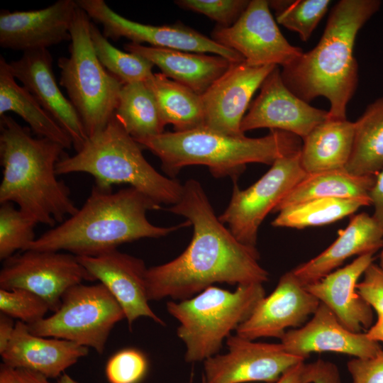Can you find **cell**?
Here are the masks:
<instances>
[{
    "label": "cell",
    "mask_w": 383,
    "mask_h": 383,
    "mask_svg": "<svg viewBox=\"0 0 383 383\" xmlns=\"http://www.w3.org/2000/svg\"><path fill=\"white\" fill-rule=\"evenodd\" d=\"M0 311L27 325L40 321L50 311L48 304L40 296L24 289H0Z\"/></svg>",
    "instance_id": "cell-36"
},
{
    "label": "cell",
    "mask_w": 383,
    "mask_h": 383,
    "mask_svg": "<svg viewBox=\"0 0 383 383\" xmlns=\"http://www.w3.org/2000/svg\"><path fill=\"white\" fill-rule=\"evenodd\" d=\"M38 223L12 203L1 204L0 207V259L5 260L18 250H25L35 238L34 228Z\"/></svg>",
    "instance_id": "cell-35"
},
{
    "label": "cell",
    "mask_w": 383,
    "mask_h": 383,
    "mask_svg": "<svg viewBox=\"0 0 383 383\" xmlns=\"http://www.w3.org/2000/svg\"><path fill=\"white\" fill-rule=\"evenodd\" d=\"M265 296L260 283L238 285L234 292L210 286L199 294L167 303L179 326L177 336L186 345L187 362L204 361L218 354L223 342L252 313Z\"/></svg>",
    "instance_id": "cell-7"
},
{
    "label": "cell",
    "mask_w": 383,
    "mask_h": 383,
    "mask_svg": "<svg viewBox=\"0 0 383 383\" xmlns=\"http://www.w3.org/2000/svg\"><path fill=\"white\" fill-rule=\"evenodd\" d=\"M15 79L20 81L70 137L79 151L88 136L75 108L60 91L52 70V58L48 49L24 52L9 63Z\"/></svg>",
    "instance_id": "cell-19"
},
{
    "label": "cell",
    "mask_w": 383,
    "mask_h": 383,
    "mask_svg": "<svg viewBox=\"0 0 383 383\" xmlns=\"http://www.w3.org/2000/svg\"><path fill=\"white\" fill-rule=\"evenodd\" d=\"M269 1L252 0L240 18L229 27L216 26L211 38L240 54L253 66L291 64L303 51L282 34L270 11Z\"/></svg>",
    "instance_id": "cell-13"
},
{
    "label": "cell",
    "mask_w": 383,
    "mask_h": 383,
    "mask_svg": "<svg viewBox=\"0 0 383 383\" xmlns=\"http://www.w3.org/2000/svg\"><path fill=\"white\" fill-rule=\"evenodd\" d=\"M228 352L204 361L203 383H274L304 359L287 352L282 343L254 342L237 334L226 339Z\"/></svg>",
    "instance_id": "cell-14"
},
{
    "label": "cell",
    "mask_w": 383,
    "mask_h": 383,
    "mask_svg": "<svg viewBox=\"0 0 383 383\" xmlns=\"http://www.w3.org/2000/svg\"><path fill=\"white\" fill-rule=\"evenodd\" d=\"M307 174L300 162V150L281 157L255 183L241 190L234 181L230 202L218 216L235 238L256 248L259 228L267 215Z\"/></svg>",
    "instance_id": "cell-10"
},
{
    "label": "cell",
    "mask_w": 383,
    "mask_h": 383,
    "mask_svg": "<svg viewBox=\"0 0 383 383\" xmlns=\"http://www.w3.org/2000/svg\"><path fill=\"white\" fill-rule=\"evenodd\" d=\"M179 7L204 14L217 22V26L229 27L240 18L249 5L247 0H177Z\"/></svg>",
    "instance_id": "cell-38"
},
{
    "label": "cell",
    "mask_w": 383,
    "mask_h": 383,
    "mask_svg": "<svg viewBox=\"0 0 383 383\" xmlns=\"http://www.w3.org/2000/svg\"><path fill=\"white\" fill-rule=\"evenodd\" d=\"M376 175L359 176L345 169L307 174L279 203L273 212L299 202L321 198L369 197Z\"/></svg>",
    "instance_id": "cell-29"
},
{
    "label": "cell",
    "mask_w": 383,
    "mask_h": 383,
    "mask_svg": "<svg viewBox=\"0 0 383 383\" xmlns=\"http://www.w3.org/2000/svg\"><path fill=\"white\" fill-rule=\"evenodd\" d=\"M276 65L253 66L245 61L229 68L201 95L203 127L231 136H242L241 123L250 101Z\"/></svg>",
    "instance_id": "cell-15"
},
{
    "label": "cell",
    "mask_w": 383,
    "mask_h": 383,
    "mask_svg": "<svg viewBox=\"0 0 383 383\" xmlns=\"http://www.w3.org/2000/svg\"><path fill=\"white\" fill-rule=\"evenodd\" d=\"M314 370V362H300L286 371L274 383H312Z\"/></svg>",
    "instance_id": "cell-42"
},
{
    "label": "cell",
    "mask_w": 383,
    "mask_h": 383,
    "mask_svg": "<svg viewBox=\"0 0 383 383\" xmlns=\"http://www.w3.org/2000/svg\"><path fill=\"white\" fill-rule=\"evenodd\" d=\"M379 265L383 268V247L382 248V251H381V253H380V255H379Z\"/></svg>",
    "instance_id": "cell-48"
},
{
    "label": "cell",
    "mask_w": 383,
    "mask_h": 383,
    "mask_svg": "<svg viewBox=\"0 0 383 383\" xmlns=\"http://www.w3.org/2000/svg\"><path fill=\"white\" fill-rule=\"evenodd\" d=\"M312 383H341L340 374L337 366L333 362L318 360Z\"/></svg>",
    "instance_id": "cell-44"
},
{
    "label": "cell",
    "mask_w": 383,
    "mask_h": 383,
    "mask_svg": "<svg viewBox=\"0 0 383 383\" xmlns=\"http://www.w3.org/2000/svg\"><path fill=\"white\" fill-rule=\"evenodd\" d=\"M324 251L292 271L304 285L318 281L353 255L376 252L383 247V228L367 213L354 215Z\"/></svg>",
    "instance_id": "cell-24"
},
{
    "label": "cell",
    "mask_w": 383,
    "mask_h": 383,
    "mask_svg": "<svg viewBox=\"0 0 383 383\" xmlns=\"http://www.w3.org/2000/svg\"><path fill=\"white\" fill-rule=\"evenodd\" d=\"M167 210L185 217L194 233L177 257L148 268L149 301L189 299L214 283L240 285L268 280L256 248L240 243L219 220L199 182L188 179L179 201Z\"/></svg>",
    "instance_id": "cell-1"
},
{
    "label": "cell",
    "mask_w": 383,
    "mask_h": 383,
    "mask_svg": "<svg viewBox=\"0 0 383 383\" xmlns=\"http://www.w3.org/2000/svg\"><path fill=\"white\" fill-rule=\"evenodd\" d=\"M328 117V111L315 108L292 93L277 66L262 82L240 128L243 133L263 128L279 130L304 139Z\"/></svg>",
    "instance_id": "cell-16"
},
{
    "label": "cell",
    "mask_w": 383,
    "mask_h": 383,
    "mask_svg": "<svg viewBox=\"0 0 383 383\" xmlns=\"http://www.w3.org/2000/svg\"><path fill=\"white\" fill-rule=\"evenodd\" d=\"M90 19L77 5L70 30V55L57 61L60 84L65 88L88 138L106 126L123 85L99 60L91 39Z\"/></svg>",
    "instance_id": "cell-8"
},
{
    "label": "cell",
    "mask_w": 383,
    "mask_h": 383,
    "mask_svg": "<svg viewBox=\"0 0 383 383\" xmlns=\"http://www.w3.org/2000/svg\"><path fill=\"white\" fill-rule=\"evenodd\" d=\"M320 301L298 280L293 272L284 273L274 291L257 304L236 334L254 340L262 337L281 338L287 328L302 326Z\"/></svg>",
    "instance_id": "cell-17"
},
{
    "label": "cell",
    "mask_w": 383,
    "mask_h": 383,
    "mask_svg": "<svg viewBox=\"0 0 383 383\" xmlns=\"http://www.w3.org/2000/svg\"><path fill=\"white\" fill-rule=\"evenodd\" d=\"M77 2L58 0L44 9L0 13V45L21 50L48 49L63 41H70V30Z\"/></svg>",
    "instance_id": "cell-20"
},
{
    "label": "cell",
    "mask_w": 383,
    "mask_h": 383,
    "mask_svg": "<svg viewBox=\"0 0 383 383\" xmlns=\"http://www.w3.org/2000/svg\"><path fill=\"white\" fill-rule=\"evenodd\" d=\"M280 340L287 352L304 360L313 353L333 352L367 358L382 350L379 343L366 333L347 329L321 302L310 321L299 328L287 330Z\"/></svg>",
    "instance_id": "cell-21"
},
{
    "label": "cell",
    "mask_w": 383,
    "mask_h": 383,
    "mask_svg": "<svg viewBox=\"0 0 383 383\" xmlns=\"http://www.w3.org/2000/svg\"><path fill=\"white\" fill-rule=\"evenodd\" d=\"M160 207L133 187L113 192L94 185L74 215L42 234L25 250H64L76 256H96L123 243L164 237L191 225L187 220L170 227L155 226L147 213Z\"/></svg>",
    "instance_id": "cell-3"
},
{
    "label": "cell",
    "mask_w": 383,
    "mask_h": 383,
    "mask_svg": "<svg viewBox=\"0 0 383 383\" xmlns=\"http://www.w3.org/2000/svg\"><path fill=\"white\" fill-rule=\"evenodd\" d=\"M90 33L99 60L123 84L145 82L152 76V63L138 55L114 47L93 23L90 25Z\"/></svg>",
    "instance_id": "cell-33"
},
{
    "label": "cell",
    "mask_w": 383,
    "mask_h": 383,
    "mask_svg": "<svg viewBox=\"0 0 383 383\" xmlns=\"http://www.w3.org/2000/svg\"><path fill=\"white\" fill-rule=\"evenodd\" d=\"M0 203H15L38 223L51 227L74 215L79 209L55 172L65 148L33 138L30 128L6 114L0 116Z\"/></svg>",
    "instance_id": "cell-4"
},
{
    "label": "cell",
    "mask_w": 383,
    "mask_h": 383,
    "mask_svg": "<svg viewBox=\"0 0 383 383\" xmlns=\"http://www.w3.org/2000/svg\"><path fill=\"white\" fill-rule=\"evenodd\" d=\"M371 205L370 197L353 199L321 198L286 206L272 222V226L304 228L326 225Z\"/></svg>",
    "instance_id": "cell-32"
},
{
    "label": "cell",
    "mask_w": 383,
    "mask_h": 383,
    "mask_svg": "<svg viewBox=\"0 0 383 383\" xmlns=\"http://www.w3.org/2000/svg\"><path fill=\"white\" fill-rule=\"evenodd\" d=\"M366 334L371 340L383 343V315L377 316V321L367 329Z\"/></svg>",
    "instance_id": "cell-46"
},
{
    "label": "cell",
    "mask_w": 383,
    "mask_h": 383,
    "mask_svg": "<svg viewBox=\"0 0 383 383\" xmlns=\"http://www.w3.org/2000/svg\"><path fill=\"white\" fill-rule=\"evenodd\" d=\"M352 383H383V350L372 357H353L347 363Z\"/></svg>",
    "instance_id": "cell-40"
},
{
    "label": "cell",
    "mask_w": 383,
    "mask_h": 383,
    "mask_svg": "<svg viewBox=\"0 0 383 383\" xmlns=\"http://www.w3.org/2000/svg\"><path fill=\"white\" fill-rule=\"evenodd\" d=\"M299 137L270 130L261 138L231 136L204 127L186 131L163 132L139 141L161 161L163 171L173 178L186 166H207L216 177L235 181L248 163L272 165L278 158L298 152Z\"/></svg>",
    "instance_id": "cell-5"
},
{
    "label": "cell",
    "mask_w": 383,
    "mask_h": 383,
    "mask_svg": "<svg viewBox=\"0 0 383 383\" xmlns=\"http://www.w3.org/2000/svg\"><path fill=\"white\" fill-rule=\"evenodd\" d=\"M148 368V360L141 351L127 348L109 358L105 372L109 383H139L145 377Z\"/></svg>",
    "instance_id": "cell-37"
},
{
    "label": "cell",
    "mask_w": 383,
    "mask_h": 383,
    "mask_svg": "<svg viewBox=\"0 0 383 383\" xmlns=\"http://www.w3.org/2000/svg\"><path fill=\"white\" fill-rule=\"evenodd\" d=\"M114 113L136 141L165 132L155 98L144 82L123 85Z\"/></svg>",
    "instance_id": "cell-31"
},
{
    "label": "cell",
    "mask_w": 383,
    "mask_h": 383,
    "mask_svg": "<svg viewBox=\"0 0 383 383\" xmlns=\"http://www.w3.org/2000/svg\"><path fill=\"white\" fill-rule=\"evenodd\" d=\"M56 383H78L67 374L63 373Z\"/></svg>",
    "instance_id": "cell-47"
},
{
    "label": "cell",
    "mask_w": 383,
    "mask_h": 383,
    "mask_svg": "<svg viewBox=\"0 0 383 383\" xmlns=\"http://www.w3.org/2000/svg\"><path fill=\"white\" fill-rule=\"evenodd\" d=\"M123 318L122 308L103 284L80 283L64 293L52 315L28 327L34 335L67 340L101 354L112 328Z\"/></svg>",
    "instance_id": "cell-9"
},
{
    "label": "cell",
    "mask_w": 383,
    "mask_h": 383,
    "mask_svg": "<svg viewBox=\"0 0 383 383\" xmlns=\"http://www.w3.org/2000/svg\"><path fill=\"white\" fill-rule=\"evenodd\" d=\"M152 92L165 126L174 131L203 127L204 113L201 95L164 74L153 73L146 82Z\"/></svg>",
    "instance_id": "cell-28"
},
{
    "label": "cell",
    "mask_w": 383,
    "mask_h": 383,
    "mask_svg": "<svg viewBox=\"0 0 383 383\" xmlns=\"http://www.w3.org/2000/svg\"><path fill=\"white\" fill-rule=\"evenodd\" d=\"M13 111L29 126L40 138L52 140L70 149L72 141L67 133L40 106L23 86H20L11 74L9 62L0 57V116Z\"/></svg>",
    "instance_id": "cell-27"
},
{
    "label": "cell",
    "mask_w": 383,
    "mask_h": 383,
    "mask_svg": "<svg viewBox=\"0 0 383 383\" xmlns=\"http://www.w3.org/2000/svg\"><path fill=\"white\" fill-rule=\"evenodd\" d=\"M357 291L377 316L383 315V268L372 262L357 283Z\"/></svg>",
    "instance_id": "cell-39"
},
{
    "label": "cell",
    "mask_w": 383,
    "mask_h": 383,
    "mask_svg": "<svg viewBox=\"0 0 383 383\" xmlns=\"http://www.w3.org/2000/svg\"><path fill=\"white\" fill-rule=\"evenodd\" d=\"M330 0H274L270 7L276 14L278 23L299 34L307 41L326 13Z\"/></svg>",
    "instance_id": "cell-34"
},
{
    "label": "cell",
    "mask_w": 383,
    "mask_h": 383,
    "mask_svg": "<svg viewBox=\"0 0 383 383\" xmlns=\"http://www.w3.org/2000/svg\"><path fill=\"white\" fill-rule=\"evenodd\" d=\"M379 0H341L333 7L324 32L312 50L283 67L287 87L309 103L318 96L329 101V118L347 119V106L358 83L353 48L358 31L376 13Z\"/></svg>",
    "instance_id": "cell-2"
},
{
    "label": "cell",
    "mask_w": 383,
    "mask_h": 383,
    "mask_svg": "<svg viewBox=\"0 0 383 383\" xmlns=\"http://www.w3.org/2000/svg\"><path fill=\"white\" fill-rule=\"evenodd\" d=\"M77 257L94 280L103 284L118 302L130 329L140 317H148L165 325L149 306L146 286L148 268L143 260L117 249L96 256Z\"/></svg>",
    "instance_id": "cell-18"
},
{
    "label": "cell",
    "mask_w": 383,
    "mask_h": 383,
    "mask_svg": "<svg viewBox=\"0 0 383 383\" xmlns=\"http://www.w3.org/2000/svg\"><path fill=\"white\" fill-rule=\"evenodd\" d=\"M0 383H50L43 374L27 369L8 366L0 367Z\"/></svg>",
    "instance_id": "cell-41"
},
{
    "label": "cell",
    "mask_w": 383,
    "mask_h": 383,
    "mask_svg": "<svg viewBox=\"0 0 383 383\" xmlns=\"http://www.w3.org/2000/svg\"><path fill=\"white\" fill-rule=\"evenodd\" d=\"M354 137L355 122L328 117L303 139L300 150L302 168L307 174L345 169Z\"/></svg>",
    "instance_id": "cell-26"
},
{
    "label": "cell",
    "mask_w": 383,
    "mask_h": 383,
    "mask_svg": "<svg viewBox=\"0 0 383 383\" xmlns=\"http://www.w3.org/2000/svg\"><path fill=\"white\" fill-rule=\"evenodd\" d=\"M84 281L95 280L76 255L60 251L23 250L4 260L0 271V289L29 290L53 312L60 308L64 293Z\"/></svg>",
    "instance_id": "cell-11"
},
{
    "label": "cell",
    "mask_w": 383,
    "mask_h": 383,
    "mask_svg": "<svg viewBox=\"0 0 383 383\" xmlns=\"http://www.w3.org/2000/svg\"><path fill=\"white\" fill-rule=\"evenodd\" d=\"M345 169L359 176L377 175L383 169V96L370 104L355 122L352 153Z\"/></svg>",
    "instance_id": "cell-30"
},
{
    "label": "cell",
    "mask_w": 383,
    "mask_h": 383,
    "mask_svg": "<svg viewBox=\"0 0 383 383\" xmlns=\"http://www.w3.org/2000/svg\"><path fill=\"white\" fill-rule=\"evenodd\" d=\"M375 252L359 255L345 267L305 287L326 305L347 329L361 333L373 324V309L357 291L360 277L373 262Z\"/></svg>",
    "instance_id": "cell-22"
},
{
    "label": "cell",
    "mask_w": 383,
    "mask_h": 383,
    "mask_svg": "<svg viewBox=\"0 0 383 383\" xmlns=\"http://www.w3.org/2000/svg\"><path fill=\"white\" fill-rule=\"evenodd\" d=\"M369 197L374 207L372 216L383 228V169L376 175Z\"/></svg>",
    "instance_id": "cell-43"
},
{
    "label": "cell",
    "mask_w": 383,
    "mask_h": 383,
    "mask_svg": "<svg viewBox=\"0 0 383 383\" xmlns=\"http://www.w3.org/2000/svg\"><path fill=\"white\" fill-rule=\"evenodd\" d=\"M88 353L89 348L72 341L34 335L26 323L18 321L11 339L1 356L3 363L8 366L55 378Z\"/></svg>",
    "instance_id": "cell-23"
},
{
    "label": "cell",
    "mask_w": 383,
    "mask_h": 383,
    "mask_svg": "<svg viewBox=\"0 0 383 383\" xmlns=\"http://www.w3.org/2000/svg\"><path fill=\"white\" fill-rule=\"evenodd\" d=\"M16 323L13 318L0 313V354L6 348L13 335Z\"/></svg>",
    "instance_id": "cell-45"
},
{
    "label": "cell",
    "mask_w": 383,
    "mask_h": 383,
    "mask_svg": "<svg viewBox=\"0 0 383 383\" xmlns=\"http://www.w3.org/2000/svg\"><path fill=\"white\" fill-rule=\"evenodd\" d=\"M127 52L138 55L157 66L168 78L201 95L230 67L217 55L192 52L128 43Z\"/></svg>",
    "instance_id": "cell-25"
},
{
    "label": "cell",
    "mask_w": 383,
    "mask_h": 383,
    "mask_svg": "<svg viewBox=\"0 0 383 383\" xmlns=\"http://www.w3.org/2000/svg\"><path fill=\"white\" fill-rule=\"evenodd\" d=\"M142 148L113 113L106 126L89 137L75 155L63 157L55 172L57 175L87 173L99 188L111 189L113 184H128L160 205L177 204L183 184L159 173L146 160Z\"/></svg>",
    "instance_id": "cell-6"
},
{
    "label": "cell",
    "mask_w": 383,
    "mask_h": 383,
    "mask_svg": "<svg viewBox=\"0 0 383 383\" xmlns=\"http://www.w3.org/2000/svg\"><path fill=\"white\" fill-rule=\"evenodd\" d=\"M91 19L101 23L106 38H125L131 43L192 52L211 53L236 63L245 61L238 52L182 24L152 26L135 22L113 11L103 0H77Z\"/></svg>",
    "instance_id": "cell-12"
}]
</instances>
